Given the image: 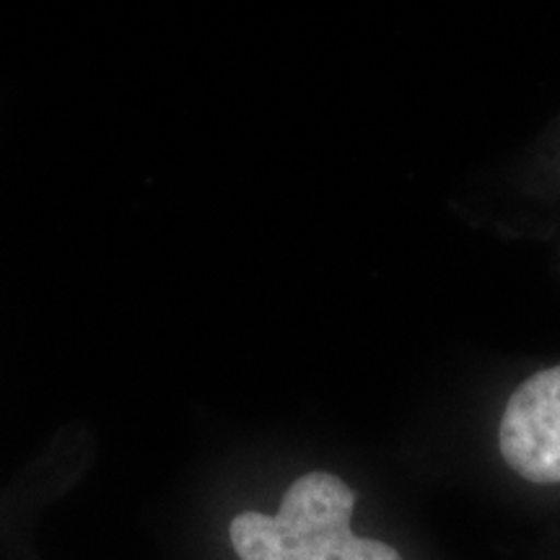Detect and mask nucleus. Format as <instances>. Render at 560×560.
I'll return each instance as SVG.
<instances>
[{"instance_id": "f257e3e1", "label": "nucleus", "mask_w": 560, "mask_h": 560, "mask_svg": "<svg viewBox=\"0 0 560 560\" xmlns=\"http://www.w3.org/2000/svg\"><path fill=\"white\" fill-rule=\"evenodd\" d=\"M355 490L330 470H310L280 495L272 514L240 511L229 542L240 560H402L392 545L353 529Z\"/></svg>"}, {"instance_id": "f03ea898", "label": "nucleus", "mask_w": 560, "mask_h": 560, "mask_svg": "<svg viewBox=\"0 0 560 560\" xmlns=\"http://www.w3.org/2000/svg\"><path fill=\"white\" fill-rule=\"evenodd\" d=\"M503 465L529 486H560V361L532 371L499 416Z\"/></svg>"}]
</instances>
